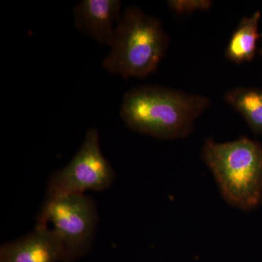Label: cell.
Segmentation results:
<instances>
[{
  "mask_svg": "<svg viewBox=\"0 0 262 262\" xmlns=\"http://www.w3.org/2000/svg\"><path fill=\"white\" fill-rule=\"evenodd\" d=\"M37 222L48 225L61 243L62 262H73L84 256L92 246L97 208L94 200L85 194L47 196Z\"/></svg>",
  "mask_w": 262,
  "mask_h": 262,
  "instance_id": "4",
  "label": "cell"
},
{
  "mask_svg": "<svg viewBox=\"0 0 262 262\" xmlns=\"http://www.w3.org/2000/svg\"><path fill=\"white\" fill-rule=\"evenodd\" d=\"M210 104L211 100L206 96L148 84L127 91L120 115L130 130L173 140L187 137Z\"/></svg>",
  "mask_w": 262,
  "mask_h": 262,
  "instance_id": "1",
  "label": "cell"
},
{
  "mask_svg": "<svg viewBox=\"0 0 262 262\" xmlns=\"http://www.w3.org/2000/svg\"><path fill=\"white\" fill-rule=\"evenodd\" d=\"M260 38L262 39V34L260 35ZM259 53L260 54H262V47L261 48V49L259 50Z\"/></svg>",
  "mask_w": 262,
  "mask_h": 262,
  "instance_id": "11",
  "label": "cell"
},
{
  "mask_svg": "<svg viewBox=\"0 0 262 262\" xmlns=\"http://www.w3.org/2000/svg\"><path fill=\"white\" fill-rule=\"evenodd\" d=\"M168 45L159 19L138 7H127L117 24L103 68L123 78H144L157 70Z\"/></svg>",
  "mask_w": 262,
  "mask_h": 262,
  "instance_id": "3",
  "label": "cell"
},
{
  "mask_svg": "<svg viewBox=\"0 0 262 262\" xmlns=\"http://www.w3.org/2000/svg\"><path fill=\"white\" fill-rule=\"evenodd\" d=\"M63 248L46 224L37 222L21 238L2 245L0 262H62Z\"/></svg>",
  "mask_w": 262,
  "mask_h": 262,
  "instance_id": "6",
  "label": "cell"
},
{
  "mask_svg": "<svg viewBox=\"0 0 262 262\" xmlns=\"http://www.w3.org/2000/svg\"><path fill=\"white\" fill-rule=\"evenodd\" d=\"M261 13L259 10L251 16H245L232 33L227 48L225 56L236 64L252 61L257 51V42L261 39L258 24Z\"/></svg>",
  "mask_w": 262,
  "mask_h": 262,
  "instance_id": "8",
  "label": "cell"
},
{
  "mask_svg": "<svg viewBox=\"0 0 262 262\" xmlns=\"http://www.w3.org/2000/svg\"><path fill=\"white\" fill-rule=\"evenodd\" d=\"M169 9L177 15L191 14L196 11H208L213 5L210 0H170Z\"/></svg>",
  "mask_w": 262,
  "mask_h": 262,
  "instance_id": "10",
  "label": "cell"
},
{
  "mask_svg": "<svg viewBox=\"0 0 262 262\" xmlns=\"http://www.w3.org/2000/svg\"><path fill=\"white\" fill-rule=\"evenodd\" d=\"M115 178L113 166L101 152L99 133L91 127L70 163L51 176L47 196L103 191L111 187Z\"/></svg>",
  "mask_w": 262,
  "mask_h": 262,
  "instance_id": "5",
  "label": "cell"
},
{
  "mask_svg": "<svg viewBox=\"0 0 262 262\" xmlns=\"http://www.w3.org/2000/svg\"><path fill=\"white\" fill-rule=\"evenodd\" d=\"M225 100L242 115L253 133L262 135V89L234 88L226 93Z\"/></svg>",
  "mask_w": 262,
  "mask_h": 262,
  "instance_id": "9",
  "label": "cell"
},
{
  "mask_svg": "<svg viewBox=\"0 0 262 262\" xmlns=\"http://www.w3.org/2000/svg\"><path fill=\"white\" fill-rule=\"evenodd\" d=\"M122 13V3L119 0H82L73 10L76 27L108 47Z\"/></svg>",
  "mask_w": 262,
  "mask_h": 262,
  "instance_id": "7",
  "label": "cell"
},
{
  "mask_svg": "<svg viewBox=\"0 0 262 262\" xmlns=\"http://www.w3.org/2000/svg\"><path fill=\"white\" fill-rule=\"evenodd\" d=\"M202 158L230 206L251 211L262 203V144L246 136L219 143L206 139Z\"/></svg>",
  "mask_w": 262,
  "mask_h": 262,
  "instance_id": "2",
  "label": "cell"
}]
</instances>
